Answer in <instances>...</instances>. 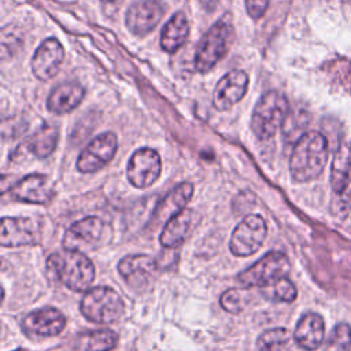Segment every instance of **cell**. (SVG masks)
<instances>
[{"label":"cell","instance_id":"obj_9","mask_svg":"<svg viewBox=\"0 0 351 351\" xmlns=\"http://www.w3.org/2000/svg\"><path fill=\"white\" fill-rule=\"evenodd\" d=\"M162 173V159L152 148H138L128 162L126 176L129 182L140 189L151 186Z\"/></svg>","mask_w":351,"mask_h":351},{"label":"cell","instance_id":"obj_29","mask_svg":"<svg viewBox=\"0 0 351 351\" xmlns=\"http://www.w3.org/2000/svg\"><path fill=\"white\" fill-rule=\"evenodd\" d=\"M245 292L244 289H237V288H230L226 289L221 298H219V304L221 307L232 314L240 313L244 306H245Z\"/></svg>","mask_w":351,"mask_h":351},{"label":"cell","instance_id":"obj_26","mask_svg":"<svg viewBox=\"0 0 351 351\" xmlns=\"http://www.w3.org/2000/svg\"><path fill=\"white\" fill-rule=\"evenodd\" d=\"M289 341V333L285 328H271L262 332L256 340L259 351H282Z\"/></svg>","mask_w":351,"mask_h":351},{"label":"cell","instance_id":"obj_22","mask_svg":"<svg viewBox=\"0 0 351 351\" xmlns=\"http://www.w3.org/2000/svg\"><path fill=\"white\" fill-rule=\"evenodd\" d=\"M192 195H193V185L191 182L185 181L178 184L158 204L156 210L154 211V219L156 222L169 221L170 218H173L186 207V203L191 200Z\"/></svg>","mask_w":351,"mask_h":351},{"label":"cell","instance_id":"obj_11","mask_svg":"<svg viewBox=\"0 0 351 351\" xmlns=\"http://www.w3.org/2000/svg\"><path fill=\"white\" fill-rule=\"evenodd\" d=\"M10 197L30 204H48L55 196L51 180L44 174H29L10 188Z\"/></svg>","mask_w":351,"mask_h":351},{"label":"cell","instance_id":"obj_23","mask_svg":"<svg viewBox=\"0 0 351 351\" xmlns=\"http://www.w3.org/2000/svg\"><path fill=\"white\" fill-rule=\"evenodd\" d=\"M189 36V23L182 11L176 12L165 25L160 34V45L167 53L177 52Z\"/></svg>","mask_w":351,"mask_h":351},{"label":"cell","instance_id":"obj_7","mask_svg":"<svg viewBox=\"0 0 351 351\" xmlns=\"http://www.w3.org/2000/svg\"><path fill=\"white\" fill-rule=\"evenodd\" d=\"M267 234V225L258 214L247 215L233 230L229 250L236 256H250L262 245Z\"/></svg>","mask_w":351,"mask_h":351},{"label":"cell","instance_id":"obj_17","mask_svg":"<svg viewBox=\"0 0 351 351\" xmlns=\"http://www.w3.org/2000/svg\"><path fill=\"white\" fill-rule=\"evenodd\" d=\"M330 185L336 195L351 206V141L339 144L330 169Z\"/></svg>","mask_w":351,"mask_h":351},{"label":"cell","instance_id":"obj_15","mask_svg":"<svg viewBox=\"0 0 351 351\" xmlns=\"http://www.w3.org/2000/svg\"><path fill=\"white\" fill-rule=\"evenodd\" d=\"M66 326V317L53 307H43L30 311L21 324L26 335L51 337L59 335Z\"/></svg>","mask_w":351,"mask_h":351},{"label":"cell","instance_id":"obj_16","mask_svg":"<svg viewBox=\"0 0 351 351\" xmlns=\"http://www.w3.org/2000/svg\"><path fill=\"white\" fill-rule=\"evenodd\" d=\"M63 59L64 49L62 44L49 37L37 47L32 58V71L40 81H48L58 74Z\"/></svg>","mask_w":351,"mask_h":351},{"label":"cell","instance_id":"obj_1","mask_svg":"<svg viewBox=\"0 0 351 351\" xmlns=\"http://www.w3.org/2000/svg\"><path fill=\"white\" fill-rule=\"evenodd\" d=\"M328 159V140L319 132H306L295 143L289 158V173L293 181L315 180Z\"/></svg>","mask_w":351,"mask_h":351},{"label":"cell","instance_id":"obj_25","mask_svg":"<svg viewBox=\"0 0 351 351\" xmlns=\"http://www.w3.org/2000/svg\"><path fill=\"white\" fill-rule=\"evenodd\" d=\"M119 341V336L110 329H99L86 333L85 351H110L115 348Z\"/></svg>","mask_w":351,"mask_h":351},{"label":"cell","instance_id":"obj_31","mask_svg":"<svg viewBox=\"0 0 351 351\" xmlns=\"http://www.w3.org/2000/svg\"><path fill=\"white\" fill-rule=\"evenodd\" d=\"M218 1H219V0H199L200 5H202L206 11H208V12H213V11L217 8Z\"/></svg>","mask_w":351,"mask_h":351},{"label":"cell","instance_id":"obj_21","mask_svg":"<svg viewBox=\"0 0 351 351\" xmlns=\"http://www.w3.org/2000/svg\"><path fill=\"white\" fill-rule=\"evenodd\" d=\"M85 96V89L78 82H62L56 85L47 100V108L58 115L73 111Z\"/></svg>","mask_w":351,"mask_h":351},{"label":"cell","instance_id":"obj_3","mask_svg":"<svg viewBox=\"0 0 351 351\" xmlns=\"http://www.w3.org/2000/svg\"><path fill=\"white\" fill-rule=\"evenodd\" d=\"M289 112L287 97L278 90H269L263 93L256 101L252 117L251 129L259 140L271 138L280 126L284 125Z\"/></svg>","mask_w":351,"mask_h":351},{"label":"cell","instance_id":"obj_18","mask_svg":"<svg viewBox=\"0 0 351 351\" xmlns=\"http://www.w3.org/2000/svg\"><path fill=\"white\" fill-rule=\"evenodd\" d=\"M156 261L149 255H128L118 263V271L123 280L133 288H141L155 274Z\"/></svg>","mask_w":351,"mask_h":351},{"label":"cell","instance_id":"obj_32","mask_svg":"<svg viewBox=\"0 0 351 351\" xmlns=\"http://www.w3.org/2000/svg\"><path fill=\"white\" fill-rule=\"evenodd\" d=\"M101 1H104V3H112V1H117V0H101Z\"/></svg>","mask_w":351,"mask_h":351},{"label":"cell","instance_id":"obj_4","mask_svg":"<svg viewBox=\"0 0 351 351\" xmlns=\"http://www.w3.org/2000/svg\"><path fill=\"white\" fill-rule=\"evenodd\" d=\"M234 29L229 19H218L200 38L195 53V69L199 73L211 70L229 51Z\"/></svg>","mask_w":351,"mask_h":351},{"label":"cell","instance_id":"obj_6","mask_svg":"<svg viewBox=\"0 0 351 351\" xmlns=\"http://www.w3.org/2000/svg\"><path fill=\"white\" fill-rule=\"evenodd\" d=\"M291 270V263L287 255L281 251H270L254 265L247 267L237 276L239 282L244 288L266 287L277 280L287 277Z\"/></svg>","mask_w":351,"mask_h":351},{"label":"cell","instance_id":"obj_20","mask_svg":"<svg viewBox=\"0 0 351 351\" xmlns=\"http://www.w3.org/2000/svg\"><path fill=\"white\" fill-rule=\"evenodd\" d=\"M325 336V324L319 314L306 313L300 317L293 330L295 343L304 351L317 350Z\"/></svg>","mask_w":351,"mask_h":351},{"label":"cell","instance_id":"obj_27","mask_svg":"<svg viewBox=\"0 0 351 351\" xmlns=\"http://www.w3.org/2000/svg\"><path fill=\"white\" fill-rule=\"evenodd\" d=\"M263 293L266 298H269L271 300L287 302V303L293 302L298 296L296 287L287 277H282V278L277 280L276 282L263 287Z\"/></svg>","mask_w":351,"mask_h":351},{"label":"cell","instance_id":"obj_19","mask_svg":"<svg viewBox=\"0 0 351 351\" xmlns=\"http://www.w3.org/2000/svg\"><path fill=\"white\" fill-rule=\"evenodd\" d=\"M197 222V214L191 208H184L181 213L170 218L162 233L159 236V241L165 248H177L180 247L188 237V234L193 230Z\"/></svg>","mask_w":351,"mask_h":351},{"label":"cell","instance_id":"obj_5","mask_svg":"<svg viewBox=\"0 0 351 351\" xmlns=\"http://www.w3.org/2000/svg\"><path fill=\"white\" fill-rule=\"evenodd\" d=\"M80 310L90 322L111 324L121 318L125 311V304L115 289L100 285L85 292L80 303Z\"/></svg>","mask_w":351,"mask_h":351},{"label":"cell","instance_id":"obj_8","mask_svg":"<svg viewBox=\"0 0 351 351\" xmlns=\"http://www.w3.org/2000/svg\"><path fill=\"white\" fill-rule=\"evenodd\" d=\"M118 138L112 132H104L96 136L81 151L77 159V170L81 173H95L103 169L115 155Z\"/></svg>","mask_w":351,"mask_h":351},{"label":"cell","instance_id":"obj_10","mask_svg":"<svg viewBox=\"0 0 351 351\" xmlns=\"http://www.w3.org/2000/svg\"><path fill=\"white\" fill-rule=\"evenodd\" d=\"M103 233V222L99 217H85L74 222L64 233L63 248L84 252L92 250L99 243Z\"/></svg>","mask_w":351,"mask_h":351},{"label":"cell","instance_id":"obj_30","mask_svg":"<svg viewBox=\"0 0 351 351\" xmlns=\"http://www.w3.org/2000/svg\"><path fill=\"white\" fill-rule=\"evenodd\" d=\"M269 0H245V8L252 19H259L267 10Z\"/></svg>","mask_w":351,"mask_h":351},{"label":"cell","instance_id":"obj_12","mask_svg":"<svg viewBox=\"0 0 351 351\" xmlns=\"http://www.w3.org/2000/svg\"><path fill=\"white\" fill-rule=\"evenodd\" d=\"M163 12L160 0H137L126 11V27L137 36L148 34L159 23Z\"/></svg>","mask_w":351,"mask_h":351},{"label":"cell","instance_id":"obj_14","mask_svg":"<svg viewBox=\"0 0 351 351\" xmlns=\"http://www.w3.org/2000/svg\"><path fill=\"white\" fill-rule=\"evenodd\" d=\"M248 88V75L243 70L226 73L217 84L213 93V104L218 111H226L239 103Z\"/></svg>","mask_w":351,"mask_h":351},{"label":"cell","instance_id":"obj_2","mask_svg":"<svg viewBox=\"0 0 351 351\" xmlns=\"http://www.w3.org/2000/svg\"><path fill=\"white\" fill-rule=\"evenodd\" d=\"M48 273L74 292L88 291L95 280L92 261L80 251L63 250L51 254L47 259Z\"/></svg>","mask_w":351,"mask_h":351},{"label":"cell","instance_id":"obj_28","mask_svg":"<svg viewBox=\"0 0 351 351\" xmlns=\"http://www.w3.org/2000/svg\"><path fill=\"white\" fill-rule=\"evenodd\" d=\"M351 326L347 322H339L329 335L324 351H350Z\"/></svg>","mask_w":351,"mask_h":351},{"label":"cell","instance_id":"obj_24","mask_svg":"<svg viewBox=\"0 0 351 351\" xmlns=\"http://www.w3.org/2000/svg\"><path fill=\"white\" fill-rule=\"evenodd\" d=\"M58 128L52 126V125H44L41 126L29 140V151L40 158L44 159L47 156H49L55 148H56V143H58Z\"/></svg>","mask_w":351,"mask_h":351},{"label":"cell","instance_id":"obj_13","mask_svg":"<svg viewBox=\"0 0 351 351\" xmlns=\"http://www.w3.org/2000/svg\"><path fill=\"white\" fill-rule=\"evenodd\" d=\"M40 240L38 228L32 218L3 217L0 225V244L3 247L33 245Z\"/></svg>","mask_w":351,"mask_h":351}]
</instances>
